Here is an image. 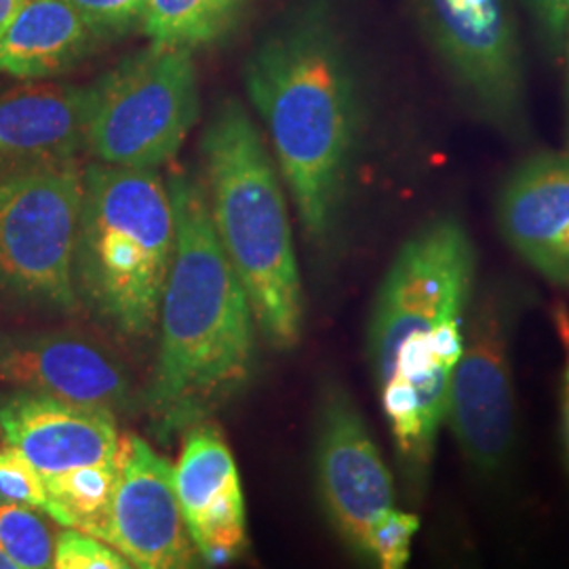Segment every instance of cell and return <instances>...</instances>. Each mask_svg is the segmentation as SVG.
Wrapping results in <instances>:
<instances>
[{"label":"cell","instance_id":"cell-1","mask_svg":"<svg viewBox=\"0 0 569 569\" xmlns=\"http://www.w3.org/2000/svg\"><path fill=\"white\" fill-rule=\"evenodd\" d=\"M244 84L306 241L331 247L345 222L367 119L361 68L336 4H298L249 56Z\"/></svg>","mask_w":569,"mask_h":569},{"label":"cell","instance_id":"cell-2","mask_svg":"<svg viewBox=\"0 0 569 569\" xmlns=\"http://www.w3.org/2000/svg\"><path fill=\"white\" fill-rule=\"evenodd\" d=\"M479 256L467 224L439 216L401 244L378 289L367 359L407 488H428L465 348Z\"/></svg>","mask_w":569,"mask_h":569},{"label":"cell","instance_id":"cell-3","mask_svg":"<svg viewBox=\"0 0 569 569\" xmlns=\"http://www.w3.org/2000/svg\"><path fill=\"white\" fill-rule=\"evenodd\" d=\"M176 211V256L159 312V357L146 409L159 437L207 422L239 397L258 363V326L243 284L226 260L203 180H167Z\"/></svg>","mask_w":569,"mask_h":569},{"label":"cell","instance_id":"cell-4","mask_svg":"<svg viewBox=\"0 0 569 569\" xmlns=\"http://www.w3.org/2000/svg\"><path fill=\"white\" fill-rule=\"evenodd\" d=\"M201 154L213 230L258 331L272 348L291 350L305 331L302 274L283 178L243 103L218 106L204 127Z\"/></svg>","mask_w":569,"mask_h":569},{"label":"cell","instance_id":"cell-5","mask_svg":"<svg viewBox=\"0 0 569 569\" xmlns=\"http://www.w3.org/2000/svg\"><path fill=\"white\" fill-rule=\"evenodd\" d=\"M173 256L176 211L159 171L87 164L74 251L79 300L122 336L148 338Z\"/></svg>","mask_w":569,"mask_h":569},{"label":"cell","instance_id":"cell-6","mask_svg":"<svg viewBox=\"0 0 569 569\" xmlns=\"http://www.w3.org/2000/svg\"><path fill=\"white\" fill-rule=\"evenodd\" d=\"M199 112L192 51L152 42L89 87L87 150L98 163L159 171L180 152Z\"/></svg>","mask_w":569,"mask_h":569},{"label":"cell","instance_id":"cell-7","mask_svg":"<svg viewBox=\"0 0 569 569\" xmlns=\"http://www.w3.org/2000/svg\"><path fill=\"white\" fill-rule=\"evenodd\" d=\"M413 9L468 112L502 138L526 140L528 72L512 0H413Z\"/></svg>","mask_w":569,"mask_h":569},{"label":"cell","instance_id":"cell-8","mask_svg":"<svg viewBox=\"0 0 569 569\" xmlns=\"http://www.w3.org/2000/svg\"><path fill=\"white\" fill-rule=\"evenodd\" d=\"M84 194L79 161L0 173V289L74 310V251Z\"/></svg>","mask_w":569,"mask_h":569},{"label":"cell","instance_id":"cell-9","mask_svg":"<svg viewBox=\"0 0 569 569\" xmlns=\"http://www.w3.org/2000/svg\"><path fill=\"white\" fill-rule=\"evenodd\" d=\"M519 312L521 298L509 283L479 284L451 380L446 425L468 468L483 481H500L517 451L512 342Z\"/></svg>","mask_w":569,"mask_h":569},{"label":"cell","instance_id":"cell-10","mask_svg":"<svg viewBox=\"0 0 569 569\" xmlns=\"http://www.w3.org/2000/svg\"><path fill=\"white\" fill-rule=\"evenodd\" d=\"M315 477L327 519L361 555L369 529L397 509V491L361 409L338 382H326L319 395Z\"/></svg>","mask_w":569,"mask_h":569},{"label":"cell","instance_id":"cell-11","mask_svg":"<svg viewBox=\"0 0 569 569\" xmlns=\"http://www.w3.org/2000/svg\"><path fill=\"white\" fill-rule=\"evenodd\" d=\"M106 545L133 569H204L180 509L173 467L136 435L121 437Z\"/></svg>","mask_w":569,"mask_h":569},{"label":"cell","instance_id":"cell-12","mask_svg":"<svg viewBox=\"0 0 569 569\" xmlns=\"http://www.w3.org/2000/svg\"><path fill=\"white\" fill-rule=\"evenodd\" d=\"M0 382L114 416L133 403V382L121 359L79 333L0 336Z\"/></svg>","mask_w":569,"mask_h":569},{"label":"cell","instance_id":"cell-13","mask_svg":"<svg viewBox=\"0 0 569 569\" xmlns=\"http://www.w3.org/2000/svg\"><path fill=\"white\" fill-rule=\"evenodd\" d=\"M496 224L526 264L569 289V143L515 164L496 194Z\"/></svg>","mask_w":569,"mask_h":569},{"label":"cell","instance_id":"cell-14","mask_svg":"<svg viewBox=\"0 0 569 569\" xmlns=\"http://www.w3.org/2000/svg\"><path fill=\"white\" fill-rule=\"evenodd\" d=\"M2 443L47 477L96 467L119 456L117 416L47 395L16 390L0 403Z\"/></svg>","mask_w":569,"mask_h":569},{"label":"cell","instance_id":"cell-15","mask_svg":"<svg viewBox=\"0 0 569 569\" xmlns=\"http://www.w3.org/2000/svg\"><path fill=\"white\" fill-rule=\"evenodd\" d=\"M173 481L204 563L220 566L239 557L247 547L243 488L234 456L218 428L201 422L186 430Z\"/></svg>","mask_w":569,"mask_h":569},{"label":"cell","instance_id":"cell-16","mask_svg":"<svg viewBox=\"0 0 569 569\" xmlns=\"http://www.w3.org/2000/svg\"><path fill=\"white\" fill-rule=\"evenodd\" d=\"M87 124L89 87L30 84L0 93V173L77 161Z\"/></svg>","mask_w":569,"mask_h":569},{"label":"cell","instance_id":"cell-17","mask_svg":"<svg viewBox=\"0 0 569 569\" xmlns=\"http://www.w3.org/2000/svg\"><path fill=\"white\" fill-rule=\"evenodd\" d=\"M98 42L70 0H28L0 37V72L51 79L81 63Z\"/></svg>","mask_w":569,"mask_h":569},{"label":"cell","instance_id":"cell-18","mask_svg":"<svg viewBox=\"0 0 569 569\" xmlns=\"http://www.w3.org/2000/svg\"><path fill=\"white\" fill-rule=\"evenodd\" d=\"M251 0H146L143 32L154 44L199 49L237 30Z\"/></svg>","mask_w":569,"mask_h":569},{"label":"cell","instance_id":"cell-19","mask_svg":"<svg viewBox=\"0 0 569 569\" xmlns=\"http://www.w3.org/2000/svg\"><path fill=\"white\" fill-rule=\"evenodd\" d=\"M44 486L56 510L53 521L108 542L110 515L119 486V456L103 465L47 477Z\"/></svg>","mask_w":569,"mask_h":569},{"label":"cell","instance_id":"cell-20","mask_svg":"<svg viewBox=\"0 0 569 569\" xmlns=\"http://www.w3.org/2000/svg\"><path fill=\"white\" fill-rule=\"evenodd\" d=\"M58 536L39 510L0 496V550L21 569H56Z\"/></svg>","mask_w":569,"mask_h":569},{"label":"cell","instance_id":"cell-21","mask_svg":"<svg viewBox=\"0 0 569 569\" xmlns=\"http://www.w3.org/2000/svg\"><path fill=\"white\" fill-rule=\"evenodd\" d=\"M420 519L416 512L392 509L367 533L361 557L373 569H406Z\"/></svg>","mask_w":569,"mask_h":569},{"label":"cell","instance_id":"cell-22","mask_svg":"<svg viewBox=\"0 0 569 569\" xmlns=\"http://www.w3.org/2000/svg\"><path fill=\"white\" fill-rule=\"evenodd\" d=\"M0 496L53 519V502L41 472L18 449L0 446Z\"/></svg>","mask_w":569,"mask_h":569},{"label":"cell","instance_id":"cell-23","mask_svg":"<svg viewBox=\"0 0 569 569\" xmlns=\"http://www.w3.org/2000/svg\"><path fill=\"white\" fill-rule=\"evenodd\" d=\"M70 4L100 41L142 26L146 13V0H70Z\"/></svg>","mask_w":569,"mask_h":569},{"label":"cell","instance_id":"cell-24","mask_svg":"<svg viewBox=\"0 0 569 569\" xmlns=\"http://www.w3.org/2000/svg\"><path fill=\"white\" fill-rule=\"evenodd\" d=\"M56 569H133V566L102 540L66 529L58 536Z\"/></svg>","mask_w":569,"mask_h":569},{"label":"cell","instance_id":"cell-25","mask_svg":"<svg viewBox=\"0 0 569 569\" xmlns=\"http://www.w3.org/2000/svg\"><path fill=\"white\" fill-rule=\"evenodd\" d=\"M526 9L542 47L550 56H559L566 49L569 0H526Z\"/></svg>","mask_w":569,"mask_h":569},{"label":"cell","instance_id":"cell-26","mask_svg":"<svg viewBox=\"0 0 569 569\" xmlns=\"http://www.w3.org/2000/svg\"><path fill=\"white\" fill-rule=\"evenodd\" d=\"M443 569H479L475 552L467 538H462L453 528H448V545L443 550Z\"/></svg>","mask_w":569,"mask_h":569},{"label":"cell","instance_id":"cell-27","mask_svg":"<svg viewBox=\"0 0 569 569\" xmlns=\"http://www.w3.org/2000/svg\"><path fill=\"white\" fill-rule=\"evenodd\" d=\"M559 425H561V443H563V453L568 460L569 468V376L561 382V403H559Z\"/></svg>","mask_w":569,"mask_h":569},{"label":"cell","instance_id":"cell-28","mask_svg":"<svg viewBox=\"0 0 569 569\" xmlns=\"http://www.w3.org/2000/svg\"><path fill=\"white\" fill-rule=\"evenodd\" d=\"M28 0H0V37L4 34V30L9 28V23L18 16L21 7Z\"/></svg>","mask_w":569,"mask_h":569},{"label":"cell","instance_id":"cell-29","mask_svg":"<svg viewBox=\"0 0 569 569\" xmlns=\"http://www.w3.org/2000/svg\"><path fill=\"white\" fill-rule=\"evenodd\" d=\"M0 569H21L20 566H16L2 550H0Z\"/></svg>","mask_w":569,"mask_h":569},{"label":"cell","instance_id":"cell-30","mask_svg":"<svg viewBox=\"0 0 569 569\" xmlns=\"http://www.w3.org/2000/svg\"><path fill=\"white\" fill-rule=\"evenodd\" d=\"M566 51H568V70H569V16H568V32H566Z\"/></svg>","mask_w":569,"mask_h":569}]
</instances>
